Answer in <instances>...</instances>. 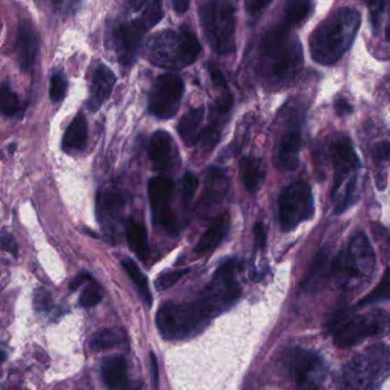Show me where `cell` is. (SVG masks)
Returning a JSON list of instances; mask_svg holds the SVG:
<instances>
[{
	"instance_id": "26",
	"label": "cell",
	"mask_w": 390,
	"mask_h": 390,
	"mask_svg": "<svg viewBox=\"0 0 390 390\" xmlns=\"http://www.w3.org/2000/svg\"><path fill=\"white\" fill-rule=\"evenodd\" d=\"M204 113L205 111H204L203 106H200L197 109L188 111L179 122V135L188 147L195 146L200 138V133H202L200 126L203 123Z\"/></svg>"
},
{
	"instance_id": "39",
	"label": "cell",
	"mask_w": 390,
	"mask_h": 390,
	"mask_svg": "<svg viewBox=\"0 0 390 390\" xmlns=\"http://www.w3.org/2000/svg\"><path fill=\"white\" fill-rule=\"evenodd\" d=\"M35 307L38 312H47L50 309L52 306V299L50 295L44 288H39L35 293Z\"/></svg>"
},
{
	"instance_id": "21",
	"label": "cell",
	"mask_w": 390,
	"mask_h": 390,
	"mask_svg": "<svg viewBox=\"0 0 390 390\" xmlns=\"http://www.w3.org/2000/svg\"><path fill=\"white\" fill-rule=\"evenodd\" d=\"M127 365L123 356H110L101 366V375L106 387L110 389L127 388Z\"/></svg>"
},
{
	"instance_id": "5",
	"label": "cell",
	"mask_w": 390,
	"mask_h": 390,
	"mask_svg": "<svg viewBox=\"0 0 390 390\" xmlns=\"http://www.w3.org/2000/svg\"><path fill=\"white\" fill-rule=\"evenodd\" d=\"M390 375V349L384 344L366 347L342 370L344 386L349 389H377Z\"/></svg>"
},
{
	"instance_id": "42",
	"label": "cell",
	"mask_w": 390,
	"mask_h": 390,
	"mask_svg": "<svg viewBox=\"0 0 390 390\" xmlns=\"http://www.w3.org/2000/svg\"><path fill=\"white\" fill-rule=\"evenodd\" d=\"M253 232H254V243H256V249L263 250L265 244H267V232H265V227L261 222H256Z\"/></svg>"
},
{
	"instance_id": "22",
	"label": "cell",
	"mask_w": 390,
	"mask_h": 390,
	"mask_svg": "<svg viewBox=\"0 0 390 390\" xmlns=\"http://www.w3.org/2000/svg\"><path fill=\"white\" fill-rule=\"evenodd\" d=\"M88 144V120L84 113H79L72 119L63 135L62 149L67 153H81Z\"/></svg>"
},
{
	"instance_id": "9",
	"label": "cell",
	"mask_w": 390,
	"mask_h": 390,
	"mask_svg": "<svg viewBox=\"0 0 390 390\" xmlns=\"http://www.w3.org/2000/svg\"><path fill=\"white\" fill-rule=\"evenodd\" d=\"M331 328L335 346L347 348L358 344L368 337L387 334L390 331V316L379 309L358 316H349L344 310L333 317Z\"/></svg>"
},
{
	"instance_id": "27",
	"label": "cell",
	"mask_w": 390,
	"mask_h": 390,
	"mask_svg": "<svg viewBox=\"0 0 390 390\" xmlns=\"http://www.w3.org/2000/svg\"><path fill=\"white\" fill-rule=\"evenodd\" d=\"M330 270V263H328V252L326 250L321 251L317 253L315 259L312 261L309 272L302 281L303 290L314 291L317 290L328 276Z\"/></svg>"
},
{
	"instance_id": "35",
	"label": "cell",
	"mask_w": 390,
	"mask_h": 390,
	"mask_svg": "<svg viewBox=\"0 0 390 390\" xmlns=\"http://www.w3.org/2000/svg\"><path fill=\"white\" fill-rule=\"evenodd\" d=\"M101 300H102V293H101L100 287L95 283H91L81 292L79 305L84 308H92V307L99 305Z\"/></svg>"
},
{
	"instance_id": "43",
	"label": "cell",
	"mask_w": 390,
	"mask_h": 390,
	"mask_svg": "<svg viewBox=\"0 0 390 390\" xmlns=\"http://www.w3.org/2000/svg\"><path fill=\"white\" fill-rule=\"evenodd\" d=\"M1 247L4 251L12 253L13 256H16V253H18L15 239L13 238L12 235L7 234V232H4L1 236Z\"/></svg>"
},
{
	"instance_id": "36",
	"label": "cell",
	"mask_w": 390,
	"mask_h": 390,
	"mask_svg": "<svg viewBox=\"0 0 390 390\" xmlns=\"http://www.w3.org/2000/svg\"><path fill=\"white\" fill-rule=\"evenodd\" d=\"M198 187H200V181L196 175L193 173H186L182 179V200L186 207L190 205Z\"/></svg>"
},
{
	"instance_id": "1",
	"label": "cell",
	"mask_w": 390,
	"mask_h": 390,
	"mask_svg": "<svg viewBox=\"0 0 390 390\" xmlns=\"http://www.w3.org/2000/svg\"><path fill=\"white\" fill-rule=\"evenodd\" d=\"M361 27V14L353 7L334 11L312 32L309 50L315 62L332 66L350 50Z\"/></svg>"
},
{
	"instance_id": "34",
	"label": "cell",
	"mask_w": 390,
	"mask_h": 390,
	"mask_svg": "<svg viewBox=\"0 0 390 390\" xmlns=\"http://www.w3.org/2000/svg\"><path fill=\"white\" fill-rule=\"evenodd\" d=\"M67 91H68V81L66 76L63 75V72H55L50 78V88H48L50 100L53 102H61L66 97Z\"/></svg>"
},
{
	"instance_id": "48",
	"label": "cell",
	"mask_w": 390,
	"mask_h": 390,
	"mask_svg": "<svg viewBox=\"0 0 390 390\" xmlns=\"http://www.w3.org/2000/svg\"><path fill=\"white\" fill-rule=\"evenodd\" d=\"M189 4H190V0H173V6H174L175 11L180 14L187 12Z\"/></svg>"
},
{
	"instance_id": "8",
	"label": "cell",
	"mask_w": 390,
	"mask_h": 390,
	"mask_svg": "<svg viewBox=\"0 0 390 390\" xmlns=\"http://www.w3.org/2000/svg\"><path fill=\"white\" fill-rule=\"evenodd\" d=\"M198 15L212 50L220 55L232 53L236 48V20L230 4L225 0H205Z\"/></svg>"
},
{
	"instance_id": "38",
	"label": "cell",
	"mask_w": 390,
	"mask_h": 390,
	"mask_svg": "<svg viewBox=\"0 0 390 390\" xmlns=\"http://www.w3.org/2000/svg\"><path fill=\"white\" fill-rule=\"evenodd\" d=\"M364 1L370 8V18H371L373 28H377L379 19H380L381 14L384 12V6H386L388 0H364Z\"/></svg>"
},
{
	"instance_id": "7",
	"label": "cell",
	"mask_w": 390,
	"mask_h": 390,
	"mask_svg": "<svg viewBox=\"0 0 390 390\" xmlns=\"http://www.w3.org/2000/svg\"><path fill=\"white\" fill-rule=\"evenodd\" d=\"M330 153L334 166L332 198L335 204V213L340 214L355 202L357 186L356 172L361 162L351 141L346 135H339L334 139Z\"/></svg>"
},
{
	"instance_id": "2",
	"label": "cell",
	"mask_w": 390,
	"mask_h": 390,
	"mask_svg": "<svg viewBox=\"0 0 390 390\" xmlns=\"http://www.w3.org/2000/svg\"><path fill=\"white\" fill-rule=\"evenodd\" d=\"M286 22L269 29L260 44L261 68L267 78L276 83L290 81L302 68V47Z\"/></svg>"
},
{
	"instance_id": "15",
	"label": "cell",
	"mask_w": 390,
	"mask_h": 390,
	"mask_svg": "<svg viewBox=\"0 0 390 390\" xmlns=\"http://www.w3.org/2000/svg\"><path fill=\"white\" fill-rule=\"evenodd\" d=\"M301 148V119L294 116L287 122L276 151L275 164L281 171H294L299 165Z\"/></svg>"
},
{
	"instance_id": "49",
	"label": "cell",
	"mask_w": 390,
	"mask_h": 390,
	"mask_svg": "<svg viewBox=\"0 0 390 390\" xmlns=\"http://www.w3.org/2000/svg\"><path fill=\"white\" fill-rule=\"evenodd\" d=\"M384 36H386V39L390 43V16L389 20H388L387 27H386V32H384Z\"/></svg>"
},
{
	"instance_id": "29",
	"label": "cell",
	"mask_w": 390,
	"mask_h": 390,
	"mask_svg": "<svg viewBox=\"0 0 390 390\" xmlns=\"http://www.w3.org/2000/svg\"><path fill=\"white\" fill-rule=\"evenodd\" d=\"M127 339L126 332L120 328H102L94 334L91 340L93 350H106L119 346Z\"/></svg>"
},
{
	"instance_id": "6",
	"label": "cell",
	"mask_w": 390,
	"mask_h": 390,
	"mask_svg": "<svg viewBox=\"0 0 390 390\" xmlns=\"http://www.w3.org/2000/svg\"><path fill=\"white\" fill-rule=\"evenodd\" d=\"M375 268L373 247L364 232H357L334 259L331 272L342 286L351 288L370 281Z\"/></svg>"
},
{
	"instance_id": "18",
	"label": "cell",
	"mask_w": 390,
	"mask_h": 390,
	"mask_svg": "<svg viewBox=\"0 0 390 390\" xmlns=\"http://www.w3.org/2000/svg\"><path fill=\"white\" fill-rule=\"evenodd\" d=\"M178 150L169 133L157 131L150 139L149 158L156 171H167L174 165Z\"/></svg>"
},
{
	"instance_id": "13",
	"label": "cell",
	"mask_w": 390,
	"mask_h": 390,
	"mask_svg": "<svg viewBox=\"0 0 390 390\" xmlns=\"http://www.w3.org/2000/svg\"><path fill=\"white\" fill-rule=\"evenodd\" d=\"M286 368L299 388H319L325 379L324 362L312 350H292L287 356Z\"/></svg>"
},
{
	"instance_id": "28",
	"label": "cell",
	"mask_w": 390,
	"mask_h": 390,
	"mask_svg": "<svg viewBox=\"0 0 390 390\" xmlns=\"http://www.w3.org/2000/svg\"><path fill=\"white\" fill-rule=\"evenodd\" d=\"M132 10L140 13V19L153 28L162 18V0H130Z\"/></svg>"
},
{
	"instance_id": "25",
	"label": "cell",
	"mask_w": 390,
	"mask_h": 390,
	"mask_svg": "<svg viewBox=\"0 0 390 390\" xmlns=\"http://www.w3.org/2000/svg\"><path fill=\"white\" fill-rule=\"evenodd\" d=\"M126 238L128 246L137 254L141 261H147L150 250L148 244L147 229L142 222L131 218L126 225Z\"/></svg>"
},
{
	"instance_id": "41",
	"label": "cell",
	"mask_w": 390,
	"mask_h": 390,
	"mask_svg": "<svg viewBox=\"0 0 390 390\" xmlns=\"http://www.w3.org/2000/svg\"><path fill=\"white\" fill-rule=\"evenodd\" d=\"M272 0H244L245 10L249 14L256 15L258 13L263 12Z\"/></svg>"
},
{
	"instance_id": "4",
	"label": "cell",
	"mask_w": 390,
	"mask_h": 390,
	"mask_svg": "<svg viewBox=\"0 0 390 390\" xmlns=\"http://www.w3.org/2000/svg\"><path fill=\"white\" fill-rule=\"evenodd\" d=\"M202 52L200 41L186 27L179 32L164 30L150 38L148 59L155 66L180 70L196 62Z\"/></svg>"
},
{
	"instance_id": "31",
	"label": "cell",
	"mask_w": 390,
	"mask_h": 390,
	"mask_svg": "<svg viewBox=\"0 0 390 390\" xmlns=\"http://www.w3.org/2000/svg\"><path fill=\"white\" fill-rule=\"evenodd\" d=\"M312 11L310 0H286L284 7L285 22L297 25L303 22Z\"/></svg>"
},
{
	"instance_id": "3",
	"label": "cell",
	"mask_w": 390,
	"mask_h": 390,
	"mask_svg": "<svg viewBox=\"0 0 390 390\" xmlns=\"http://www.w3.org/2000/svg\"><path fill=\"white\" fill-rule=\"evenodd\" d=\"M218 315L220 312L216 305L202 293L194 302H166L160 306L156 324L166 340H183L202 332Z\"/></svg>"
},
{
	"instance_id": "12",
	"label": "cell",
	"mask_w": 390,
	"mask_h": 390,
	"mask_svg": "<svg viewBox=\"0 0 390 390\" xmlns=\"http://www.w3.org/2000/svg\"><path fill=\"white\" fill-rule=\"evenodd\" d=\"M184 81L174 74L160 75L149 97V111L160 119H171L178 113L184 94Z\"/></svg>"
},
{
	"instance_id": "19",
	"label": "cell",
	"mask_w": 390,
	"mask_h": 390,
	"mask_svg": "<svg viewBox=\"0 0 390 390\" xmlns=\"http://www.w3.org/2000/svg\"><path fill=\"white\" fill-rule=\"evenodd\" d=\"M116 75L106 64H99L92 78L91 97L88 101V109L97 113L102 104L109 99L115 88Z\"/></svg>"
},
{
	"instance_id": "33",
	"label": "cell",
	"mask_w": 390,
	"mask_h": 390,
	"mask_svg": "<svg viewBox=\"0 0 390 390\" xmlns=\"http://www.w3.org/2000/svg\"><path fill=\"white\" fill-rule=\"evenodd\" d=\"M20 99L18 94L13 91L10 85L5 83L0 91V109L4 115L13 117L20 111Z\"/></svg>"
},
{
	"instance_id": "20",
	"label": "cell",
	"mask_w": 390,
	"mask_h": 390,
	"mask_svg": "<svg viewBox=\"0 0 390 390\" xmlns=\"http://www.w3.org/2000/svg\"><path fill=\"white\" fill-rule=\"evenodd\" d=\"M230 229V216L225 212L216 216L213 221V225L205 234L202 236L200 242L195 247V253L198 256H205L216 250L218 244L225 239Z\"/></svg>"
},
{
	"instance_id": "44",
	"label": "cell",
	"mask_w": 390,
	"mask_h": 390,
	"mask_svg": "<svg viewBox=\"0 0 390 390\" xmlns=\"http://www.w3.org/2000/svg\"><path fill=\"white\" fill-rule=\"evenodd\" d=\"M149 358L153 387L158 388V384H160V372H158V361H157L156 354L151 351V353H150Z\"/></svg>"
},
{
	"instance_id": "30",
	"label": "cell",
	"mask_w": 390,
	"mask_h": 390,
	"mask_svg": "<svg viewBox=\"0 0 390 390\" xmlns=\"http://www.w3.org/2000/svg\"><path fill=\"white\" fill-rule=\"evenodd\" d=\"M123 268L125 270L128 277L131 278L132 281L134 283L135 286L138 288L144 302L148 306H153V294L150 292L149 285H148V278L146 277L144 272H141L139 265L132 259H124L122 261Z\"/></svg>"
},
{
	"instance_id": "14",
	"label": "cell",
	"mask_w": 390,
	"mask_h": 390,
	"mask_svg": "<svg viewBox=\"0 0 390 390\" xmlns=\"http://www.w3.org/2000/svg\"><path fill=\"white\" fill-rule=\"evenodd\" d=\"M149 30L147 25L138 18L119 23L115 29L116 52L124 66H132L137 61L139 48L144 34Z\"/></svg>"
},
{
	"instance_id": "45",
	"label": "cell",
	"mask_w": 390,
	"mask_h": 390,
	"mask_svg": "<svg viewBox=\"0 0 390 390\" xmlns=\"http://www.w3.org/2000/svg\"><path fill=\"white\" fill-rule=\"evenodd\" d=\"M209 75H211V78L216 86L220 88H227L225 77L222 75L221 71L216 69V67H211V64H209Z\"/></svg>"
},
{
	"instance_id": "17",
	"label": "cell",
	"mask_w": 390,
	"mask_h": 390,
	"mask_svg": "<svg viewBox=\"0 0 390 390\" xmlns=\"http://www.w3.org/2000/svg\"><path fill=\"white\" fill-rule=\"evenodd\" d=\"M15 50L20 69L22 71H29L35 64L36 57L39 50L37 32L35 27L29 20L20 21Z\"/></svg>"
},
{
	"instance_id": "47",
	"label": "cell",
	"mask_w": 390,
	"mask_h": 390,
	"mask_svg": "<svg viewBox=\"0 0 390 390\" xmlns=\"http://www.w3.org/2000/svg\"><path fill=\"white\" fill-rule=\"evenodd\" d=\"M91 279V276L88 275V272H81L78 275L76 276L74 279H72L71 284H70V290L76 291L81 285L84 284L85 281H90Z\"/></svg>"
},
{
	"instance_id": "37",
	"label": "cell",
	"mask_w": 390,
	"mask_h": 390,
	"mask_svg": "<svg viewBox=\"0 0 390 390\" xmlns=\"http://www.w3.org/2000/svg\"><path fill=\"white\" fill-rule=\"evenodd\" d=\"M189 269H181V270H174V272H164L155 281V286L158 291L169 290V287L178 283L180 278L183 277L188 274Z\"/></svg>"
},
{
	"instance_id": "40",
	"label": "cell",
	"mask_w": 390,
	"mask_h": 390,
	"mask_svg": "<svg viewBox=\"0 0 390 390\" xmlns=\"http://www.w3.org/2000/svg\"><path fill=\"white\" fill-rule=\"evenodd\" d=\"M373 156L375 160H381V162H388L390 160V142L389 141H384L375 144L373 148Z\"/></svg>"
},
{
	"instance_id": "23",
	"label": "cell",
	"mask_w": 390,
	"mask_h": 390,
	"mask_svg": "<svg viewBox=\"0 0 390 390\" xmlns=\"http://www.w3.org/2000/svg\"><path fill=\"white\" fill-rule=\"evenodd\" d=\"M209 175L207 191H205L203 198L200 200L202 207L207 211L211 209L209 207H214L216 204L220 203L225 198L229 188L228 180L225 179L221 169H209Z\"/></svg>"
},
{
	"instance_id": "32",
	"label": "cell",
	"mask_w": 390,
	"mask_h": 390,
	"mask_svg": "<svg viewBox=\"0 0 390 390\" xmlns=\"http://www.w3.org/2000/svg\"><path fill=\"white\" fill-rule=\"evenodd\" d=\"M384 300H390V267L386 269L378 286L375 287L371 293H368L366 297L361 300L358 307L370 306Z\"/></svg>"
},
{
	"instance_id": "10",
	"label": "cell",
	"mask_w": 390,
	"mask_h": 390,
	"mask_svg": "<svg viewBox=\"0 0 390 390\" xmlns=\"http://www.w3.org/2000/svg\"><path fill=\"white\" fill-rule=\"evenodd\" d=\"M278 214L281 229L291 231L315 214L312 188L300 180L287 186L278 197Z\"/></svg>"
},
{
	"instance_id": "16",
	"label": "cell",
	"mask_w": 390,
	"mask_h": 390,
	"mask_svg": "<svg viewBox=\"0 0 390 390\" xmlns=\"http://www.w3.org/2000/svg\"><path fill=\"white\" fill-rule=\"evenodd\" d=\"M125 198L117 188L100 189L97 197V214L106 232H111L122 216Z\"/></svg>"
},
{
	"instance_id": "24",
	"label": "cell",
	"mask_w": 390,
	"mask_h": 390,
	"mask_svg": "<svg viewBox=\"0 0 390 390\" xmlns=\"http://www.w3.org/2000/svg\"><path fill=\"white\" fill-rule=\"evenodd\" d=\"M241 176L244 187L252 194L259 190L265 176V164L256 157H244L241 162Z\"/></svg>"
},
{
	"instance_id": "46",
	"label": "cell",
	"mask_w": 390,
	"mask_h": 390,
	"mask_svg": "<svg viewBox=\"0 0 390 390\" xmlns=\"http://www.w3.org/2000/svg\"><path fill=\"white\" fill-rule=\"evenodd\" d=\"M334 109H335V111H337L339 116H347L353 113V108H351V106H350L346 100H344V99H337V100L334 102Z\"/></svg>"
},
{
	"instance_id": "11",
	"label": "cell",
	"mask_w": 390,
	"mask_h": 390,
	"mask_svg": "<svg viewBox=\"0 0 390 390\" xmlns=\"http://www.w3.org/2000/svg\"><path fill=\"white\" fill-rule=\"evenodd\" d=\"M174 183L165 176H155L148 183L150 209L153 223L171 236L178 234L179 223L172 209Z\"/></svg>"
}]
</instances>
